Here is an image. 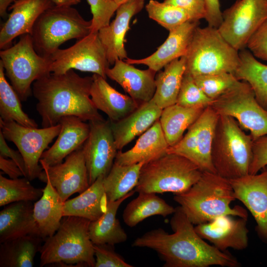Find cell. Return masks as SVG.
Returning a JSON list of instances; mask_svg holds the SVG:
<instances>
[{"mask_svg":"<svg viewBox=\"0 0 267 267\" xmlns=\"http://www.w3.org/2000/svg\"><path fill=\"white\" fill-rule=\"evenodd\" d=\"M170 221L174 233L162 228L152 229L137 237L132 246L155 251L165 267H238L237 259L226 251L209 244L196 232L193 224L180 206L176 208Z\"/></svg>","mask_w":267,"mask_h":267,"instance_id":"1","label":"cell"},{"mask_svg":"<svg viewBox=\"0 0 267 267\" xmlns=\"http://www.w3.org/2000/svg\"><path fill=\"white\" fill-rule=\"evenodd\" d=\"M92 81V76L81 77L72 69L62 74L51 73L35 81L32 94L38 101L42 127L55 126L69 116L84 121L104 120L90 97Z\"/></svg>","mask_w":267,"mask_h":267,"instance_id":"2","label":"cell"},{"mask_svg":"<svg viewBox=\"0 0 267 267\" xmlns=\"http://www.w3.org/2000/svg\"><path fill=\"white\" fill-rule=\"evenodd\" d=\"M174 199L195 225L224 215L248 218L243 207H231V203L236 199L231 184L229 179L216 173L203 172L196 182L187 191L175 194Z\"/></svg>","mask_w":267,"mask_h":267,"instance_id":"3","label":"cell"},{"mask_svg":"<svg viewBox=\"0 0 267 267\" xmlns=\"http://www.w3.org/2000/svg\"><path fill=\"white\" fill-rule=\"evenodd\" d=\"M90 221L64 216L56 232L46 238L40 250L41 267L54 264L95 267L93 244L89 233Z\"/></svg>","mask_w":267,"mask_h":267,"instance_id":"4","label":"cell"},{"mask_svg":"<svg viewBox=\"0 0 267 267\" xmlns=\"http://www.w3.org/2000/svg\"><path fill=\"white\" fill-rule=\"evenodd\" d=\"M253 140L233 118L219 115L211 149L216 173L228 179L249 174Z\"/></svg>","mask_w":267,"mask_h":267,"instance_id":"5","label":"cell"},{"mask_svg":"<svg viewBox=\"0 0 267 267\" xmlns=\"http://www.w3.org/2000/svg\"><path fill=\"white\" fill-rule=\"evenodd\" d=\"M238 51L222 37L218 28L198 26L184 56L185 73L193 77L222 73L234 74L239 62Z\"/></svg>","mask_w":267,"mask_h":267,"instance_id":"6","label":"cell"},{"mask_svg":"<svg viewBox=\"0 0 267 267\" xmlns=\"http://www.w3.org/2000/svg\"><path fill=\"white\" fill-rule=\"evenodd\" d=\"M91 20H86L72 6H56L45 10L36 21L31 34L40 55L49 57L63 43L77 40L91 31Z\"/></svg>","mask_w":267,"mask_h":267,"instance_id":"7","label":"cell"},{"mask_svg":"<svg viewBox=\"0 0 267 267\" xmlns=\"http://www.w3.org/2000/svg\"><path fill=\"white\" fill-rule=\"evenodd\" d=\"M203 172L192 161L174 153L163 156L143 165L138 183V193H182L200 178Z\"/></svg>","mask_w":267,"mask_h":267,"instance_id":"8","label":"cell"},{"mask_svg":"<svg viewBox=\"0 0 267 267\" xmlns=\"http://www.w3.org/2000/svg\"><path fill=\"white\" fill-rule=\"evenodd\" d=\"M0 57L5 76L22 101L32 93L35 81L51 73L49 57L37 53L29 34L21 35L13 45L0 50Z\"/></svg>","mask_w":267,"mask_h":267,"instance_id":"9","label":"cell"},{"mask_svg":"<svg viewBox=\"0 0 267 267\" xmlns=\"http://www.w3.org/2000/svg\"><path fill=\"white\" fill-rule=\"evenodd\" d=\"M211 107L219 114L233 118L250 132L253 140L267 135V110L258 102L248 83L240 82L213 100Z\"/></svg>","mask_w":267,"mask_h":267,"instance_id":"10","label":"cell"},{"mask_svg":"<svg viewBox=\"0 0 267 267\" xmlns=\"http://www.w3.org/2000/svg\"><path fill=\"white\" fill-rule=\"evenodd\" d=\"M49 57L51 73L55 74L75 69L91 72L106 79V72L110 65L98 32H91L68 48H58Z\"/></svg>","mask_w":267,"mask_h":267,"instance_id":"11","label":"cell"},{"mask_svg":"<svg viewBox=\"0 0 267 267\" xmlns=\"http://www.w3.org/2000/svg\"><path fill=\"white\" fill-rule=\"evenodd\" d=\"M0 127L5 138L14 143L23 156L26 178L30 180L38 178L43 170L39 164L42 155L53 139L58 136L60 125L39 129L0 119Z\"/></svg>","mask_w":267,"mask_h":267,"instance_id":"12","label":"cell"},{"mask_svg":"<svg viewBox=\"0 0 267 267\" xmlns=\"http://www.w3.org/2000/svg\"><path fill=\"white\" fill-rule=\"evenodd\" d=\"M267 20V0H237L222 12L218 29L233 47L241 50Z\"/></svg>","mask_w":267,"mask_h":267,"instance_id":"13","label":"cell"},{"mask_svg":"<svg viewBox=\"0 0 267 267\" xmlns=\"http://www.w3.org/2000/svg\"><path fill=\"white\" fill-rule=\"evenodd\" d=\"M219 116L211 105L207 107L180 141L169 147L167 153L186 158L202 172L216 173L212 162L211 149Z\"/></svg>","mask_w":267,"mask_h":267,"instance_id":"14","label":"cell"},{"mask_svg":"<svg viewBox=\"0 0 267 267\" xmlns=\"http://www.w3.org/2000/svg\"><path fill=\"white\" fill-rule=\"evenodd\" d=\"M90 131L83 145L89 185L110 172L118 152L108 120L89 122Z\"/></svg>","mask_w":267,"mask_h":267,"instance_id":"15","label":"cell"},{"mask_svg":"<svg viewBox=\"0 0 267 267\" xmlns=\"http://www.w3.org/2000/svg\"><path fill=\"white\" fill-rule=\"evenodd\" d=\"M40 164L43 170L38 178L42 181L47 177L63 202L90 185L83 146L66 157L64 162L48 166L40 160Z\"/></svg>","mask_w":267,"mask_h":267,"instance_id":"16","label":"cell"},{"mask_svg":"<svg viewBox=\"0 0 267 267\" xmlns=\"http://www.w3.org/2000/svg\"><path fill=\"white\" fill-rule=\"evenodd\" d=\"M260 174L229 179L236 199L249 210L257 224V230L267 240V166Z\"/></svg>","mask_w":267,"mask_h":267,"instance_id":"17","label":"cell"},{"mask_svg":"<svg viewBox=\"0 0 267 267\" xmlns=\"http://www.w3.org/2000/svg\"><path fill=\"white\" fill-rule=\"evenodd\" d=\"M233 217L221 216L210 222L196 225L194 229L200 237L220 251H226L228 248L244 250L248 245L247 219Z\"/></svg>","mask_w":267,"mask_h":267,"instance_id":"18","label":"cell"},{"mask_svg":"<svg viewBox=\"0 0 267 267\" xmlns=\"http://www.w3.org/2000/svg\"><path fill=\"white\" fill-rule=\"evenodd\" d=\"M145 0H127L120 4L114 19L98 32L110 65L114 64L117 59L128 58L124 45L126 34L130 28L131 19L142 10Z\"/></svg>","mask_w":267,"mask_h":267,"instance_id":"19","label":"cell"},{"mask_svg":"<svg viewBox=\"0 0 267 267\" xmlns=\"http://www.w3.org/2000/svg\"><path fill=\"white\" fill-rule=\"evenodd\" d=\"M54 5L51 0H15L9 7L11 12L0 29V49L9 47L18 36L31 35L40 16Z\"/></svg>","mask_w":267,"mask_h":267,"instance_id":"20","label":"cell"},{"mask_svg":"<svg viewBox=\"0 0 267 267\" xmlns=\"http://www.w3.org/2000/svg\"><path fill=\"white\" fill-rule=\"evenodd\" d=\"M199 21H188L169 31L165 41L150 56L142 59L127 58L130 64H143L156 71L161 70L172 61L185 55L192 37Z\"/></svg>","mask_w":267,"mask_h":267,"instance_id":"21","label":"cell"},{"mask_svg":"<svg viewBox=\"0 0 267 267\" xmlns=\"http://www.w3.org/2000/svg\"><path fill=\"white\" fill-rule=\"evenodd\" d=\"M156 73L149 68L138 69L119 59L106 72L107 77L119 84L130 96L140 104L152 99L156 90Z\"/></svg>","mask_w":267,"mask_h":267,"instance_id":"22","label":"cell"},{"mask_svg":"<svg viewBox=\"0 0 267 267\" xmlns=\"http://www.w3.org/2000/svg\"><path fill=\"white\" fill-rule=\"evenodd\" d=\"M61 128L54 143L42 155L40 161L48 166L62 162L71 153L82 147L90 131L89 123L73 116L62 118Z\"/></svg>","mask_w":267,"mask_h":267,"instance_id":"23","label":"cell"},{"mask_svg":"<svg viewBox=\"0 0 267 267\" xmlns=\"http://www.w3.org/2000/svg\"><path fill=\"white\" fill-rule=\"evenodd\" d=\"M90 88V97L97 110L106 114L111 122L125 118L140 105L131 96L116 90L99 75L93 74Z\"/></svg>","mask_w":267,"mask_h":267,"instance_id":"24","label":"cell"},{"mask_svg":"<svg viewBox=\"0 0 267 267\" xmlns=\"http://www.w3.org/2000/svg\"><path fill=\"white\" fill-rule=\"evenodd\" d=\"M162 110L151 99L140 104L136 110L122 119L110 121L118 151L151 127L159 119Z\"/></svg>","mask_w":267,"mask_h":267,"instance_id":"25","label":"cell"},{"mask_svg":"<svg viewBox=\"0 0 267 267\" xmlns=\"http://www.w3.org/2000/svg\"><path fill=\"white\" fill-rule=\"evenodd\" d=\"M29 235L41 237L32 202L18 201L6 205L0 212V243Z\"/></svg>","mask_w":267,"mask_h":267,"instance_id":"26","label":"cell"},{"mask_svg":"<svg viewBox=\"0 0 267 267\" xmlns=\"http://www.w3.org/2000/svg\"><path fill=\"white\" fill-rule=\"evenodd\" d=\"M169 147L158 119L141 134L132 148L125 152L119 150L114 163L121 165L145 164L165 154Z\"/></svg>","mask_w":267,"mask_h":267,"instance_id":"27","label":"cell"},{"mask_svg":"<svg viewBox=\"0 0 267 267\" xmlns=\"http://www.w3.org/2000/svg\"><path fill=\"white\" fill-rule=\"evenodd\" d=\"M42 181L46 182V185L42 197L34 204V217L40 236L44 240L59 227L63 217L64 202L47 177Z\"/></svg>","mask_w":267,"mask_h":267,"instance_id":"28","label":"cell"},{"mask_svg":"<svg viewBox=\"0 0 267 267\" xmlns=\"http://www.w3.org/2000/svg\"><path fill=\"white\" fill-rule=\"evenodd\" d=\"M100 177L85 191L64 202L63 217L76 216L90 222L99 219L106 211L108 201Z\"/></svg>","mask_w":267,"mask_h":267,"instance_id":"29","label":"cell"},{"mask_svg":"<svg viewBox=\"0 0 267 267\" xmlns=\"http://www.w3.org/2000/svg\"><path fill=\"white\" fill-rule=\"evenodd\" d=\"M135 192V190H133L117 200L108 201L106 212L97 220L90 222L89 233L93 244L113 246L126 241L127 235L116 215L120 205Z\"/></svg>","mask_w":267,"mask_h":267,"instance_id":"30","label":"cell"},{"mask_svg":"<svg viewBox=\"0 0 267 267\" xmlns=\"http://www.w3.org/2000/svg\"><path fill=\"white\" fill-rule=\"evenodd\" d=\"M156 75V90L152 99L162 109L177 102L186 69L185 57L172 61Z\"/></svg>","mask_w":267,"mask_h":267,"instance_id":"31","label":"cell"},{"mask_svg":"<svg viewBox=\"0 0 267 267\" xmlns=\"http://www.w3.org/2000/svg\"><path fill=\"white\" fill-rule=\"evenodd\" d=\"M206 108L187 107L176 103L163 109L159 120L169 147L180 141L185 130Z\"/></svg>","mask_w":267,"mask_h":267,"instance_id":"32","label":"cell"},{"mask_svg":"<svg viewBox=\"0 0 267 267\" xmlns=\"http://www.w3.org/2000/svg\"><path fill=\"white\" fill-rule=\"evenodd\" d=\"M43 241L40 236L29 235L1 243L0 267H32Z\"/></svg>","mask_w":267,"mask_h":267,"instance_id":"33","label":"cell"},{"mask_svg":"<svg viewBox=\"0 0 267 267\" xmlns=\"http://www.w3.org/2000/svg\"><path fill=\"white\" fill-rule=\"evenodd\" d=\"M239 55V64L233 74L249 84L258 102L267 110V65L258 61L249 50L243 49Z\"/></svg>","mask_w":267,"mask_h":267,"instance_id":"34","label":"cell"},{"mask_svg":"<svg viewBox=\"0 0 267 267\" xmlns=\"http://www.w3.org/2000/svg\"><path fill=\"white\" fill-rule=\"evenodd\" d=\"M176 208L154 193H138V195L128 204L123 219L129 227L135 226L144 219L154 215L165 217L173 214Z\"/></svg>","mask_w":267,"mask_h":267,"instance_id":"35","label":"cell"},{"mask_svg":"<svg viewBox=\"0 0 267 267\" xmlns=\"http://www.w3.org/2000/svg\"><path fill=\"white\" fill-rule=\"evenodd\" d=\"M144 162L121 165L114 163L103 183L108 201L117 200L136 186Z\"/></svg>","mask_w":267,"mask_h":267,"instance_id":"36","label":"cell"},{"mask_svg":"<svg viewBox=\"0 0 267 267\" xmlns=\"http://www.w3.org/2000/svg\"><path fill=\"white\" fill-rule=\"evenodd\" d=\"M18 94L6 79L4 68L0 63V119L13 121L29 127L38 128L35 120L23 111Z\"/></svg>","mask_w":267,"mask_h":267,"instance_id":"37","label":"cell"},{"mask_svg":"<svg viewBox=\"0 0 267 267\" xmlns=\"http://www.w3.org/2000/svg\"><path fill=\"white\" fill-rule=\"evenodd\" d=\"M24 177L7 178L0 175V206L18 201H34L43 194V189L35 187Z\"/></svg>","mask_w":267,"mask_h":267,"instance_id":"38","label":"cell"},{"mask_svg":"<svg viewBox=\"0 0 267 267\" xmlns=\"http://www.w3.org/2000/svg\"><path fill=\"white\" fill-rule=\"evenodd\" d=\"M145 9L150 19L169 31L188 21L193 20L183 9L163 1L150 0Z\"/></svg>","mask_w":267,"mask_h":267,"instance_id":"39","label":"cell"},{"mask_svg":"<svg viewBox=\"0 0 267 267\" xmlns=\"http://www.w3.org/2000/svg\"><path fill=\"white\" fill-rule=\"evenodd\" d=\"M197 86L212 100L218 98L240 81L231 73L199 75L193 77Z\"/></svg>","mask_w":267,"mask_h":267,"instance_id":"40","label":"cell"},{"mask_svg":"<svg viewBox=\"0 0 267 267\" xmlns=\"http://www.w3.org/2000/svg\"><path fill=\"white\" fill-rule=\"evenodd\" d=\"M213 100L208 97L197 86L193 77L184 73L176 103L187 107H207Z\"/></svg>","mask_w":267,"mask_h":267,"instance_id":"41","label":"cell"},{"mask_svg":"<svg viewBox=\"0 0 267 267\" xmlns=\"http://www.w3.org/2000/svg\"><path fill=\"white\" fill-rule=\"evenodd\" d=\"M86 0L92 15L91 32H98L100 29L109 24L111 18L119 5L115 0Z\"/></svg>","mask_w":267,"mask_h":267,"instance_id":"42","label":"cell"},{"mask_svg":"<svg viewBox=\"0 0 267 267\" xmlns=\"http://www.w3.org/2000/svg\"><path fill=\"white\" fill-rule=\"evenodd\" d=\"M112 246L93 244L95 267H133L111 248Z\"/></svg>","mask_w":267,"mask_h":267,"instance_id":"43","label":"cell"},{"mask_svg":"<svg viewBox=\"0 0 267 267\" xmlns=\"http://www.w3.org/2000/svg\"><path fill=\"white\" fill-rule=\"evenodd\" d=\"M267 166V135L253 140L249 174L254 175Z\"/></svg>","mask_w":267,"mask_h":267,"instance_id":"44","label":"cell"},{"mask_svg":"<svg viewBox=\"0 0 267 267\" xmlns=\"http://www.w3.org/2000/svg\"><path fill=\"white\" fill-rule=\"evenodd\" d=\"M247 46L255 57L267 61V20L251 37Z\"/></svg>","mask_w":267,"mask_h":267,"instance_id":"45","label":"cell"},{"mask_svg":"<svg viewBox=\"0 0 267 267\" xmlns=\"http://www.w3.org/2000/svg\"><path fill=\"white\" fill-rule=\"evenodd\" d=\"M163 2L184 10L192 20L205 18L206 6L204 0H164Z\"/></svg>","mask_w":267,"mask_h":267,"instance_id":"46","label":"cell"},{"mask_svg":"<svg viewBox=\"0 0 267 267\" xmlns=\"http://www.w3.org/2000/svg\"><path fill=\"white\" fill-rule=\"evenodd\" d=\"M0 156L12 160L22 171L24 177L26 178V170L23 156L19 150L10 147L6 142V139L0 130Z\"/></svg>","mask_w":267,"mask_h":267,"instance_id":"47","label":"cell"},{"mask_svg":"<svg viewBox=\"0 0 267 267\" xmlns=\"http://www.w3.org/2000/svg\"><path fill=\"white\" fill-rule=\"evenodd\" d=\"M206 6L205 19L208 26L218 28L222 21L219 0H204Z\"/></svg>","mask_w":267,"mask_h":267,"instance_id":"48","label":"cell"},{"mask_svg":"<svg viewBox=\"0 0 267 267\" xmlns=\"http://www.w3.org/2000/svg\"><path fill=\"white\" fill-rule=\"evenodd\" d=\"M0 169L10 178L15 179L23 176L22 171L14 161L1 156H0Z\"/></svg>","mask_w":267,"mask_h":267,"instance_id":"49","label":"cell"},{"mask_svg":"<svg viewBox=\"0 0 267 267\" xmlns=\"http://www.w3.org/2000/svg\"><path fill=\"white\" fill-rule=\"evenodd\" d=\"M15 0H0V15L1 17L4 18L7 15V10L9 5Z\"/></svg>","mask_w":267,"mask_h":267,"instance_id":"50","label":"cell"},{"mask_svg":"<svg viewBox=\"0 0 267 267\" xmlns=\"http://www.w3.org/2000/svg\"><path fill=\"white\" fill-rule=\"evenodd\" d=\"M56 6H73L81 2V0H51Z\"/></svg>","mask_w":267,"mask_h":267,"instance_id":"51","label":"cell"},{"mask_svg":"<svg viewBox=\"0 0 267 267\" xmlns=\"http://www.w3.org/2000/svg\"><path fill=\"white\" fill-rule=\"evenodd\" d=\"M126 0H115V1L119 5H120V4L123 3L124 2L126 1Z\"/></svg>","mask_w":267,"mask_h":267,"instance_id":"52","label":"cell"}]
</instances>
